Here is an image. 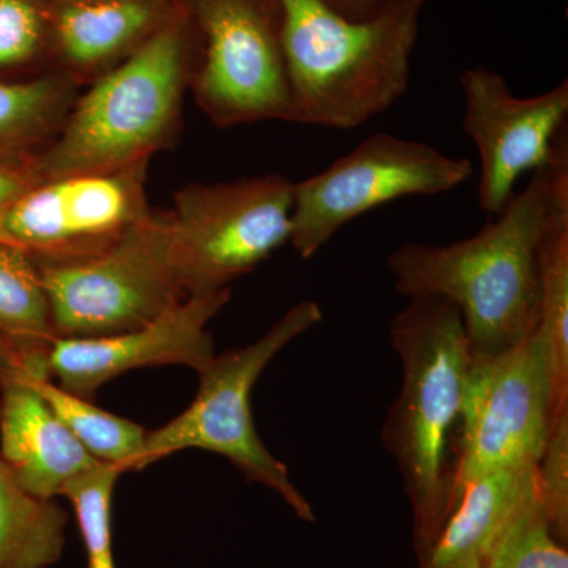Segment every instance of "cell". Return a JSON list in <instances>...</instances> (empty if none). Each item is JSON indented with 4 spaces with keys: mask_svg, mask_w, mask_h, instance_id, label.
Returning <instances> with one entry per match:
<instances>
[{
    "mask_svg": "<svg viewBox=\"0 0 568 568\" xmlns=\"http://www.w3.org/2000/svg\"><path fill=\"white\" fill-rule=\"evenodd\" d=\"M568 213V151L532 173L523 192L476 235L447 245L405 244L388 256L395 290L457 306L476 357L517 346L540 320L538 250Z\"/></svg>",
    "mask_w": 568,
    "mask_h": 568,
    "instance_id": "1",
    "label": "cell"
},
{
    "mask_svg": "<svg viewBox=\"0 0 568 568\" xmlns=\"http://www.w3.org/2000/svg\"><path fill=\"white\" fill-rule=\"evenodd\" d=\"M409 301L388 331L402 362L403 383L384 422L383 444L402 474L418 560L450 517L473 355L457 306L443 297Z\"/></svg>",
    "mask_w": 568,
    "mask_h": 568,
    "instance_id": "2",
    "label": "cell"
},
{
    "mask_svg": "<svg viewBox=\"0 0 568 568\" xmlns=\"http://www.w3.org/2000/svg\"><path fill=\"white\" fill-rule=\"evenodd\" d=\"M275 2L294 123L353 130L405 95L422 9L353 21L324 0Z\"/></svg>",
    "mask_w": 568,
    "mask_h": 568,
    "instance_id": "3",
    "label": "cell"
},
{
    "mask_svg": "<svg viewBox=\"0 0 568 568\" xmlns=\"http://www.w3.org/2000/svg\"><path fill=\"white\" fill-rule=\"evenodd\" d=\"M190 24L183 6L140 50L78 93L58 136L31 166L36 181L151 162L178 141L197 67Z\"/></svg>",
    "mask_w": 568,
    "mask_h": 568,
    "instance_id": "4",
    "label": "cell"
},
{
    "mask_svg": "<svg viewBox=\"0 0 568 568\" xmlns=\"http://www.w3.org/2000/svg\"><path fill=\"white\" fill-rule=\"evenodd\" d=\"M323 321L317 302L294 305L260 339L212 358L200 375L192 405L170 424L148 432L138 469L186 448H201L230 459L248 481L282 497L295 517L315 523L312 504L291 480L284 463L272 455L253 422L252 392L280 351Z\"/></svg>",
    "mask_w": 568,
    "mask_h": 568,
    "instance_id": "5",
    "label": "cell"
},
{
    "mask_svg": "<svg viewBox=\"0 0 568 568\" xmlns=\"http://www.w3.org/2000/svg\"><path fill=\"white\" fill-rule=\"evenodd\" d=\"M58 338L133 331L185 301L170 212H151L102 252L37 263Z\"/></svg>",
    "mask_w": 568,
    "mask_h": 568,
    "instance_id": "6",
    "label": "cell"
},
{
    "mask_svg": "<svg viewBox=\"0 0 568 568\" xmlns=\"http://www.w3.org/2000/svg\"><path fill=\"white\" fill-rule=\"evenodd\" d=\"M293 186L265 174L189 183L174 194L175 263L186 297L227 290L290 242Z\"/></svg>",
    "mask_w": 568,
    "mask_h": 568,
    "instance_id": "7",
    "label": "cell"
},
{
    "mask_svg": "<svg viewBox=\"0 0 568 568\" xmlns=\"http://www.w3.org/2000/svg\"><path fill=\"white\" fill-rule=\"evenodd\" d=\"M470 175V160L425 142L373 134L320 174L294 183L290 244L302 260H312L366 212L402 197L452 192Z\"/></svg>",
    "mask_w": 568,
    "mask_h": 568,
    "instance_id": "8",
    "label": "cell"
},
{
    "mask_svg": "<svg viewBox=\"0 0 568 568\" xmlns=\"http://www.w3.org/2000/svg\"><path fill=\"white\" fill-rule=\"evenodd\" d=\"M185 7L203 37L190 89L213 125L294 122L275 0H190Z\"/></svg>",
    "mask_w": 568,
    "mask_h": 568,
    "instance_id": "9",
    "label": "cell"
},
{
    "mask_svg": "<svg viewBox=\"0 0 568 568\" xmlns=\"http://www.w3.org/2000/svg\"><path fill=\"white\" fill-rule=\"evenodd\" d=\"M558 416L551 362L538 328L504 353L473 355L452 510L459 489L470 478L503 467L538 465Z\"/></svg>",
    "mask_w": 568,
    "mask_h": 568,
    "instance_id": "10",
    "label": "cell"
},
{
    "mask_svg": "<svg viewBox=\"0 0 568 568\" xmlns=\"http://www.w3.org/2000/svg\"><path fill=\"white\" fill-rule=\"evenodd\" d=\"M149 163L36 181L0 209V242L36 263H63L102 252L152 212Z\"/></svg>",
    "mask_w": 568,
    "mask_h": 568,
    "instance_id": "11",
    "label": "cell"
},
{
    "mask_svg": "<svg viewBox=\"0 0 568 568\" xmlns=\"http://www.w3.org/2000/svg\"><path fill=\"white\" fill-rule=\"evenodd\" d=\"M463 132L480 156L478 205L497 216L517 194L523 174L549 166L568 151V82L540 95H515L503 74L476 67L459 78Z\"/></svg>",
    "mask_w": 568,
    "mask_h": 568,
    "instance_id": "12",
    "label": "cell"
},
{
    "mask_svg": "<svg viewBox=\"0 0 568 568\" xmlns=\"http://www.w3.org/2000/svg\"><path fill=\"white\" fill-rule=\"evenodd\" d=\"M231 301V290L186 297L152 323L106 336L55 338L48 357L50 376L71 394L92 398L123 373L149 366L183 365L203 372L215 357L207 325Z\"/></svg>",
    "mask_w": 568,
    "mask_h": 568,
    "instance_id": "13",
    "label": "cell"
},
{
    "mask_svg": "<svg viewBox=\"0 0 568 568\" xmlns=\"http://www.w3.org/2000/svg\"><path fill=\"white\" fill-rule=\"evenodd\" d=\"M36 376L0 342V458L31 495L55 499L99 462L52 413Z\"/></svg>",
    "mask_w": 568,
    "mask_h": 568,
    "instance_id": "14",
    "label": "cell"
},
{
    "mask_svg": "<svg viewBox=\"0 0 568 568\" xmlns=\"http://www.w3.org/2000/svg\"><path fill=\"white\" fill-rule=\"evenodd\" d=\"M181 10L174 0H51L54 73L78 89L92 84Z\"/></svg>",
    "mask_w": 568,
    "mask_h": 568,
    "instance_id": "15",
    "label": "cell"
},
{
    "mask_svg": "<svg viewBox=\"0 0 568 568\" xmlns=\"http://www.w3.org/2000/svg\"><path fill=\"white\" fill-rule=\"evenodd\" d=\"M537 491V465L503 467L470 478L417 568H477L507 523Z\"/></svg>",
    "mask_w": 568,
    "mask_h": 568,
    "instance_id": "16",
    "label": "cell"
},
{
    "mask_svg": "<svg viewBox=\"0 0 568 568\" xmlns=\"http://www.w3.org/2000/svg\"><path fill=\"white\" fill-rule=\"evenodd\" d=\"M55 335L39 264L24 250L0 242V342L29 372L50 376Z\"/></svg>",
    "mask_w": 568,
    "mask_h": 568,
    "instance_id": "17",
    "label": "cell"
},
{
    "mask_svg": "<svg viewBox=\"0 0 568 568\" xmlns=\"http://www.w3.org/2000/svg\"><path fill=\"white\" fill-rule=\"evenodd\" d=\"M78 88L59 74L0 80V164L31 168L65 122Z\"/></svg>",
    "mask_w": 568,
    "mask_h": 568,
    "instance_id": "18",
    "label": "cell"
},
{
    "mask_svg": "<svg viewBox=\"0 0 568 568\" xmlns=\"http://www.w3.org/2000/svg\"><path fill=\"white\" fill-rule=\"evenodd\" d=\"M69 514L21 487L0 458V568H50L65 548Z\"/></svg>",
    "mask_w": 568,
    "mask_h": 568,
    "instance_id": "19",
    "label": "cell"
},
{
    "mask_svg": "<svg viewBox=\"0 0 568 568\" xmlns=\"http://www.w3.org/2000/svg\"><path fill=\"white\" fill-rule=\"evenodd\" d=\"M33 384L92 458L118 467L121 473L138 469L148 436L144 426L92 405L88 398L52 383L51 377L36 376Z\"/></svg>",
    "mask_w": 568,
    "mask_h": 568,
    "instance_id": "20",
    "label": "cell"
},
{
    "mask_svg": "<svg viewBox=\"0 0 568 568\" xmlns=\"http://www.w3.org/2000/svg\"><path fill=\"white\" fill-rule=\"evenodd\" d=\"M540 320L555 384L556 410H568V213L549 226L538 250Z\"/></svg>",
    "mask_w": 568,
    "mask_h": 568,
    "instance_id": "21",
    "label": "cell"
},
{
    "mask_svg": "<svg viewBox=\"0 0 568 568\" xmlns=\"http://www.w3.org/2000/svg\"><path fill=\"white\" fill-rule=\"evenodd\" d=\"M477 568H568L566 545L552 532L540 487L507 523Z\"/></svg>",
    "mask_w": 568,
    "mask_h": 568,
    "instance_id": "22",
    "label": "cell"
},
{
    "mask_svg": "<svg viewBox=\"0 0 568 568\" xmlns=\"http://www.w3.org/2000/svg\"><path fill=\"white\" fill-rule=\"evenodd\" d=\"M121 474L118 467L99 463L63 488L62 496L70 500L77 515L88 568H118L112 555L111 504Z\"/></svg>",
    "mask_w": 568,
    "mask_h": 568,
    "instance_id": "23",
    "label": "cell"
},
{
    "mask_svg": "<svg viewBox=\"0 0 568 568\" xmlns=\"http://www.w3.org/2000/svg\"><path fill=\"white\" fill-rule=\"evenodd\" d=\"M50 40L48 9L37 0H0V71L29 65Z\"/></svg>",
    "mask_w": 568,
    "mask_h": 568,
    "instance_id": "24",
    "label": "cell"
},
{
    "mask_svg": "<svg viewBox=\"0 0 568 568\" xmlns=\"http://www.w3.org/2000/svg\"><path fill=\"white\" fill-rule=\"evenodd\" d=\"M538 487L549 525L560 544L568 538V410L559 414L537 465Z\"/></svg>",
    "mask_w": 568,
    "mask_h": 568,
    "instance_id": "25",
    "label": "cell"
},
{
    "mask_svg": "<svg viewBox=\"0 0 568 568\" xmlns=\"http://www.w3.org/2000/svg\"><path fill=\"white\" fill-rule=\"evenodd\" d=\"M336 13L353 21H366L398 7L424 9L426 0H324Z\"/></svg>",
    "mask_w": 568,
    "mask_h": 568,
    "instance_id": "26",
    "label": "cell"
},
{
    "mask_svg": "<svg viewBox=\"0 0 568 568\" xmlns=\"http://www.w3.org/2000/svg\"><path fill=\"white\" fill-rule=\"evenodd\" d=\"M36 182L31 168L2 166L0 164V209Z\"/></svg>",
    "mask_w": 568,
    "mask_h": 568,
    "instance_id": "27",
    "label": "cell"
}]
</instances>
